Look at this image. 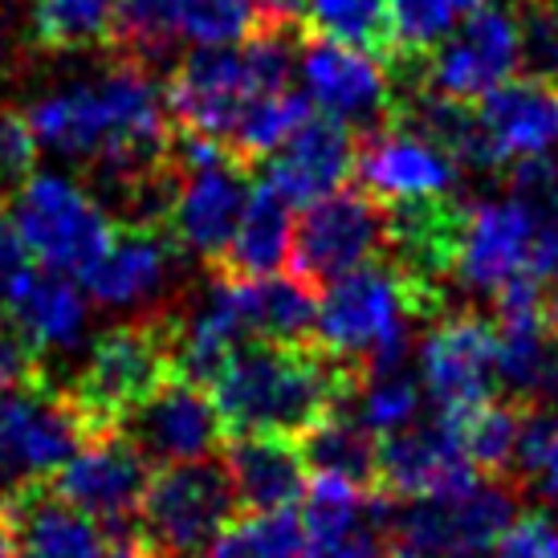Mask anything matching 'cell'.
Instances as JSON below:
<instances>
[{
    "label": "cell",
    "instance_id": "603a6c76",
    "mask_svg": "<svg viewBox=\"0 0 558 558\" xmlns=\"http://www.w3.org/2000/svg\"><path fill=\"white\" fill-rule=\"evenodd\" d=\"M9 323L37 359L78 351L90 326V294L62 269H29L4 302Z\"/></svg>",
    "mask_w": 558,
    "mask_h": 558
},
{
    "label": "cell",
    "instance_id": "ac0fdd59",
    "mask_svg": "<svg viewBox=\"0 0 558 558\" xmlns=\"http://www.w3.org/2000/svg\"><path fill=\"white\" fill-rule=\"evenodd\" d=\"M175 262H180V245L163 225H119L102 257L86 265L78 281L90 302L107 311L156 314L147 306L168 294Z\"/></svg>",
    "mask_w": 558,
    "mask_h": 558
},
{
    "label": "cell",
    "instance_id": "ffe728a7",
    "mask_svg": "<svg viewBox=\"0 0 558 558\" xmlns=\"http://www.w3.org/2000/svg\"><path fill=\"white\" fill-rule=\"evenodd\" d=\"M355 171L372 196L396 208V204L452 196L461 163L445 147H436L433 140H424V135L391 119L379 131L359 140Z\"/></svg>",
    "mask_w": 558,
    "mask_h": 558
},
{
    "label": "cell",
    "instance_id": "52a82bcc",
    "mask_svg": "<svg viewBox=\"0 0 558 558\" xmlns=\"http://www.w3.org/2000/svg\"><path fill=\"white\" fill-rule=\"evenodd\" d=\"M236 489L220 457L163 465L140 510V534L159 558H196L233 518Z\"/></svg>",
    "mask_w": 558,
    "mask_h": 558
},
{
    "label": "cell",
    "instance_id": "ee69618b",
    "mask_svg": "<svg viewBox=\"0 0 558 558\" xmlns=\"http://www.w3.org/2000/svg\"><path fill=\"white\" fill-rule=\"evenodd\" d=\"M388 558H477L465 550H449V546H428V543H408V538H391Z\"/></svg>",
    "mask_w": 558,
    "mask_h": 558
},
{
    "label": "cell",
    "instance_id": "d4e9b609",
    "mask_svg": "<svg viewBox=\"0 0 558 558\" xmlns=\"http://www.w3.org/2000/svg\"><path fill=\"white\" fill-rule=\"evenodd\" d=\"M220 461L233 477L236 501H245L248 510H290L298 497H306L311 465L302 457V445H294V436H233Z\"/></svg>",
    "mask_w": 558,
    "mask_h": 558
},
{
    "label": "cell",
    "instance_id": "3957f363",
    "mask_svg": "<svg viewBox=\"0 0 558 558\" xmlns=\"http://www.w3.org/2000/svg\"><path fill=\"white\" fill-rule=\"evenodd\" d=\"M294 33L257 29L236 46H196L168 78V110L180 131L208 135L229 147L245 110L265 94L290 90Z\"/></svg>",
    "mask_w": 558,
    "mask_h": 558
},
{
    "label": "cell",
    "instance_id": "44dd1931",
    "mask_svg": "<svg viewBox=\"0 0 558 558\" xmlns=\"http://www.w3.org/2000/svg\"><path fill=\"white\" fill-rule=\"evenodd\" d=\"M477 465L465 457V445L452 428V420L436 416L433 424H408L379 445V485L391 497L420 501V497H445L473 485Z\"/></svg>",
    "mask_w": 558,
    "mask_h": 558
},
{
    "label": "cell",
    "instance_id": "60d3db41",
    "mask_svg": "<svg viewBox=\"0 0 558 558\" xmlns=\"http://www.w3.org/2000/svg\"><path fill=\"white\" fill-rule=\"evenodd\" d=\"M41 375V359L29 351V342L16 335L13 323H0V396L21 388Z\"/></svg>",
    "mask_w": 558,
    "mask_h": 558
},
{
    "label": "cell",
    "instance_id": "f35d334b",
    "mask_svg": "<svg viewBox=\"0 0 558 558\" xmlns=\"http://www.w3.org/2000/svg\"><path fill=\"white\" fill-rule=\"evenodd\" d=\"M510 192L513 201L526 204L543 225H555L558 229V159L538 156L526 159V163H513Z\"/></svg>",
    "mask_w": 558,
    "mask_h": 558
},
{
    "label": "cell",
    "instance_id": "d6986e66",
    "mask_svg": "<svg viewBox=\"0 0 558 558\" xmlns=\"http://www.w3.org/2000/svg\"><path fill=\"white\" fill-rule=\"evenodd\" d=\"M126 440H135L147 461L159 465H180V461H201V457H217L220 440H225V424L213 403V391H204L196 379L171 375L159 391L119 424Z\"/></svg>",
    "mask_w": 558,
    "mask_h": 558
},
{
    "label": "cell",
    "instance_id": "74e56055",
    "mask_svg": "<svg viewBox=\"0 0 558 558\" xmlns=\"http://www.w3.org/2000/svg\"><path fill=\"white\" fill-rule=\"evenodd\" d=\"M41 143L33 135L29 114L0 110V192H16L33 175Z\"/></svg>",
    "mask_w": 558,
    "mask_h": 558
},
{
    "label": "cell",
    "instance_id": "9c48e42d",
    "mask_svg": "<svg viewBox=\"0 0 558 558\" xmlns=\"http://www.w3.org/2000/svg\"><path fill=\"white\" fill-rule=\"evenodd\" d=\"M257 33L253 0H123L114 49L163 65L184 46H236Z\"/></svg>",
    "mask_w": 558,
    "mask_h": 558
},
{
    "label": "cell",
    "instance_id": "6da1fadb",
    "mask_svg": "<svg viewBox=\"0 0 558 558\" xmlns=\"http://www.w3.org/2000/svg\"><path fill=\"white\" fill-rule=\"evenodd\" d=\"M359 372L330 359L318 342L253 339L220 363L208 391L225 433L302 436L351 400Z\"/></svg>",
    "mask_w": 558,
    "mask_h": 558
},
{
    "label": "cell",
    "instance_id": "cb8c5ba5",
    "mask_svg": "<svg viewBox=\"0 0 558 558\" xmlns=\"http://www.w3.org/2000/svg\"><path fill=\"white\" fill-rule=\"evenodd\" d=\"M359 140L351 126L335 123V119H311V123L294 131L290 143L265 159V184L290 204H314L339 192L347 175L355 171Z\"/></svg>",
    "mask_w": 558,
    "mask_h": 558
},
{
    "label": "cell",
    "instance_id": "277c9868",
    "mask_svg": "<svg viewBox=\"0 0 558 558\" xmlns=\"http://www.w3.org/2000/svg\"><path fill=\"white\" fill-rule=\"evenodd\" d=\"M175 375V318L163 311L102 330L90 342L70 400L82 412L90 436L119 433L135 408Z\"/></svg>",
    "mask_w": 558,
    "mask_h": 558
},
{
    "label": "cell",
    "instance_id": "f6af8a7d",
    "mask_svg": "<svg viewBox=\"0 0 558 558\" xmlns=\"http://www.w3.org/2000/svg\"><path fill=\"white\" fill-rule=\"evenodd\" d=\"M0 558H21L16 555V530L9 506H0Z\"/></svg>",
    "mask_w": 558,
    "mask_h": 558
},
{
    "label": "cell",
    "instance_id": "ab89813d",
    "mask_svg": "<svg viewBox=\"0 0 558 558\" xmlns=\"http://www.w3.org/2000/svg\"><path fill=\"white\" fill-rule=\"evenodd\" d=\"M494 558H558V513L530 510L497 538Z\"/></svg>",
    "mask_w": 558,
    "mask_h": 558
},
{
    "label": "cell",
    "instance_id": "7c38bea8",
    "mask_svg": "<svg viewBox=\"0 0 558 558\" xmlns=\"http://www.w3.org/2000/svg\"><path fill=\"white\" fill-rule=\"evenodd\" d=\"M522 65V21L481 4L424 58V86L457 102H481Z\"/></svg>",
    "mask_w": 558,
    "mask_h": 558
},
{
    "label": "cell",
    "instance_id": "5b68a950",
    "mask_svg": "<svg viewBox=\"0 0 558 558\" xmlns=\"http://www.w3.org/2000/svg\"><path fill=\"white\" fill-rule=\"evenodd\" d=\"M90 440L70 391L41 375L0 396V494L16 497L49 481Z\"/></svg>",
    "mask_w": 558,
    "mask_h": 558
},
{
    "label": "cell",
    "instance_id": "9a60e30c",
    "mask_svg": "<svg viewBox=\"0 0 558 558\" xmlns=\"http://www.w3.org/2000/svg\"><path fill=\"white\" fill-rule=\"evenodd\" d=\"M302 82L311 102L326 119L372 135L396 114L391 82L384 74V62L375 53H363L355 46H339L330 37H314L302 46Z\"/></svg>",
    "mask_w": 558,
    "mask_h": 558
},
{
    "label": "cell",
    "instance_id": "f546056e",
    "mask_svg": "<svg viewBox=\"0 0 558 558\" xmlns=\"http://www.w3.org/2000/svg\"><path fill=\"white\" fill-rule=\"evenodd\" d=\"M204 558H306V530L290 510H248L229 518Z\"/></svg>",
    "mask_w": 558,
    "mask_h": 558
},
{
    "label": "cell",
    "instance_id": "d590c367",
    "mask_svg": "<svg viewBox=\"0 0 558 558\" xmlns=\"http://www.w3.org/2000/svg\"><path fill=\"white\" fill-rule=\"evenodd\" d=\"M513 485H530L534 494L558 506V408H526L522 433L513 449Z\"/></svg>",
    "mask_w": 558,
    "mask_h": 558
},
{
    "label": "cell",
    "instance_id": "8992f818",
    "mask_svg": "<svg viewBox=\"0 0 558 558\" xmlns=\"http://www.w3.org/2000/svg\"><path fill=\"white\" fill-rule=\"evenodd\" d=\"M9 220L21 233L29 257L46 269H62L78 278L114 236V220L90 192L65 175H29L9 201Z\"/></svg>",
    "mask_w": 558,
    "mask_h": 558
},
{
    "label": "cell",
    "instance_id": "484cf974",
    "mask_svg": "<svg viewBox=\"0 0 558 558\" xmlns=\"http://www.w3.org/2000/svg\"><path fill=\"white\" fill-rule=\"evenodd\" d=\"M16 530V555L21 558H107L110 534L94 526V518L74 510L70 501L29 485L9 497Z\"/></svg>",
    "mask_w": 558,
    "mask_h": 558
},
{
    "label": "cell",
    "instance_id": "8fae6325",
    "mask_svg": "<svg viewBox=\"0 0 558 558\" xmlns=\"http://www.w3.org/2000/svg\"><path fill=\"white\" fill-rule=\"evenodd\" d=\"M546 225L522 201L469 204L452 278L473 294L497 298L510 281L538 278V248ZM543 281V278H538Z\"/></svg>",
    "mask_w": 558,
    "mask_h": 558
},
{
    "label": "cell",
    "instance_id": "b9f144b4",
    "mask_svg": "<svg viewBox=\"0 0 558 558\" xmlns=\"http://www.w3.org/2000/svg\"><path fill=\"white\" fill-rule=\"evenodd\" d=\"M29 248L21 241V233L13 229V220L0 217V306L13 298L16 281L29 274Z\"/></svg>",
    "mask_w": 558,
    "mask_h": 558
},
{
    "label": "cell",
    "instance_id": "7402d4cb",
    "mask_svg": "<svg viewBox=\"0 0 558 558\" xmlns=\"http://www.w3.org/2000/svg\"><path fill=\"white\" fill-rule=\"evenodd\" d=\"M485 163H526L558 147V86L543 78H510L477 102Z\"/></svg>",
    "mask_w": 558,
    "mask_h": 558
},
{
    "label": "cell",
    "instance_id": "d6a6232c",
    "mask_svg": "<svg viewBox=\"0 0 558 558\" xmlns=\"http://www.w3.org/2000/svg\"><path fill=\"white\" fill-rule=\"evenodd\" d=\"M522 412L518 403H481L465 416H445L452 420V428L465 445V457L477 465L485 477H510L513 469V449H518V433H522Z\"/></svg>",
    "mask_w": 558,
    "mask_h": 558
},
{
    "label": "cell",
    "instance_id": "bcb514c9",
    "mask_svg": "<svg viewBox=\"0 0 558 558\" xmlns=\"http://www.w3.org/2000/svg\"><path fill=\"white\" fill-rule=\"evenodd\" d=\"M546 326H550V335H555V342H558V286H555V294H546Z\"/></svg>",
    "mask_w": 558,
    "mask_h": 558
},
{
    "label": "cell",
    "instance_id": "5bb4252c",
    "mask_svg": "<svg viewBox=\"0 0 558 558\" xmlns=\"http://www.w3.org/2000/svg\"><path fill=\"white\" fill-rule=\"evenodd\" d=\"M513 522V481L477 477L473 485L445 497H420L396 510L391 538L449 546L485 558Z\"/></svg>",
    "mask_w": 558,
    "mask_h": 558
},
{
    "label": "cell",
    "instance_id": "f1b7e54d",
    "mask_svg": "<svg viewBox=\"0 0 558 558\" xmlns=\"http://www.w3.org/2000/svg\"><path fill=\"white\" fill-rule=\"evenodd\" d=\"M123 0H29V37L46 53L114 46Z\"/></svg>",
    "mask_w": 558,
    "mask_h": 558
},
{
    "label": "cell",
    "instance_id": "4dcf8cb0",
    "mask_svg": "<svg viewBox=\"0 0 558 558\" xmlns=\"http://www.w3.org/2000/svg\"><path fill=\"white\" fill-rule=\"evenodd\" d=\"M481 0H388L391 62H424Z\"/></svg>",
    "mask_w": 558,
    "mask_h": 558
},
{
    "label": "cell",
    "instance_id": "4fadbf2b",
    "mask_svg": "<svg viewBox=\"0 0 558 558\" xmlns=\"http://www.w3.org/2000/svg\"><path fill=\"white\" fill-rule=\"evenodd\" d=\"M147 485H151V461L123 433L90 436L49 477V489L62 501H70L74 510H82L98 526L110 530H123L140 518Z\"/></svg>",
    "mask_w": 558,
    "mask_h": 558
},
{
    "label": "cell",
    "instance_id": "836d02e7",
    "mask_svg": "<svg viewBox=\"0 0 558 558\" xmlns=\"http://www.w3.org/2000/svg\"><path fill=\"white\" fill-rule=\"evenodd\" d=\"M420 400H424V388H420V375H408L400 367H379V372H363L359 375L351 400L355 412L375 436L379 433H403L408 424H416L420 416Z\"/></svg>",
    "mask_w": 558,
    "mask_h": 558
},
{
    "label": "cell",
    "instance_id": "2e32d148",
    "mask_svg": "<svg viewBox=\"0 0 558 558\" xmlns=\"http://www.w3.org/2000/svg\"><path fill=\"white\" fill-rule=\"evenodd\" d=\"M248 180L245 163H236L229 151L196 168H180L175 201L168 213V233L175 245L192 253L196 262L217 269L225 248L236 233V220L245 213Z\"/></svg>",
    "mask_w": 558,
    "mask_h": 558
},
{
    "label": "cell",
    "instance_id": "4316f807",
    "mask_svg": "<svg viewBox=\"0 0 558 558\" xmlns=\"http://www.w3.org/2000/svg\"><path fill=\"white\" fill-rule=\"evenodd\" d=\"M294 204L278 196L269 184L248 187L245 213L236 220V233L225 248V257L213 274H233V278H274L281 265H290L294 245Z\"/></svg>",
    "mask_w": 558,
    "mask_h": 558
},
{
    "label": "cell",
    "instance_id": "e575fe53",
    "mask_svg": "<svg viewBox=\"0 0 558 558\" xmlns=\"http://www.w3.org/2000/svg\"><path fill=\"white\" fill-rule=\"evenodd\" d=\"M311 29L339 46H355L375 58H391L388 0H311Z\"/></svg>",
    "mask_w": 558,
    "mask_h": 558
},
{
    "label": "cell",
    "instance_id": "e0dca14e",
    "mask_svg": "<svg viewBox=\"0 0 558 558\" xmlns=\"http://www.w3.org/2000/svg\"><path fill=\"white\" fill-rule=\"evenodd\" d=\"M396 510L384 494L318 473L306 489V558H388Z\"/></svg>",
    "mask_w": 558,
    "mask_h": 558
},
{
    "label": "cell",
    "instance_id": "ba28073f",
    "mask_svg": "<svg viewBox=\"0 0 558 558\" xmlns=\"http://www.w3.org/2000/svg\"><path fill=\"white\" fill-rule=\"evenodd\" d=\"M391 208L367 187H339L323 201L306 204V217L294 225L290 274L306 286H330L359 265L388 253Z\"/></svg>",
    "mask_w": 558,
    "mask_h": 558
},
{
    "label": "cell",
    "instance_id": "7a4b0ae2",
    "mask_svg": "<svg viewBox=\"0 0 558 558\" xmlns=\"http://www.w3.org/2000/svg\"><path fill=\"white\" fill-rule=\"evenodd\" d=\"M445 314V294L403 274L388 253L323 286L314 339L351 372L400 367L408 359L412 323Z\"/></svg>",
    "mask_w": 558,
    "mask_h": 558
},
{
    "label": "cell",
    "instance_id": "83f0119b",
    "mask_svg": "<svg viewBox=\"0 0 558 558\" xmlns=\"http://www.w3.org/2000/svg\"><path fill=\"white\" fill-rule=\"evenodd\" d=\"M298 445H302V457L314 473L347 477L355 485L379 481V440L347 403L326 412L318 424H311Z\"/></svg>",
    "mask_w": 558,
    "mask_h": 558
},
{
    "label": "cell",
    "instance_id": "7bdbcfd3",
    "mask_svg": "<svg viewBox=\"0 0 558 558\" xmlns=\"http://www.w3.org/2000/svg\"><path fill=\"white\" fill-rule=\"evenodd\" d=\"M253 13H257V29L298 33V25L311 13V0H253Z\"/></svg>",
    "mask_w": 558,
    "mask_h": 558
},
{
    "label": "cell",
    "instance_id": "1f68e13d",
    "mask_svg": "<svg viewBox=\"0 0 558 558\" xmlns=\"http://www.w3.org/2000/svg\"><path fill=\"white\" fill-rule=\"evenodd\" d=\"M311 123V98L298 90H278L257 98L245 110V119L236 123L233 140H229V156L236 163H265V159L281 151L294 131Z\"/></svg>",
    "mask_w": 558,
    "mask_h": 558
},
{
    "label": "cell",
    "instance_id": "30bf717a",
    "mask_svg": "<svg viewBox=\"0 0 558 558\" xmlns=\"http://www.w3.org/2000/svg\"><path fill=\"white\" fill-rule=\"evenodd\" d=\"M416 375L436 416H465L494 400L497 326L473 311L436 314L416 347Z\"/></svg>",
    "mask_w": 558,
    "mask_h": 558
},
{
    "label": "cell",
    "instance_id": "8d00e7d4",
    "mask_svg": "<svg viewBox=\"0 0 558 558\" xmlns=\"http://www.w3.org/2000/svg\"><path fill=\"white\" fill-rule=\"evenodd\" d=\"M522 62L530 65L534 78L558 86V0H526Z\"/></svg>",
    "mask_w": 558,
    "mask_h": 558
}]
</instances>
